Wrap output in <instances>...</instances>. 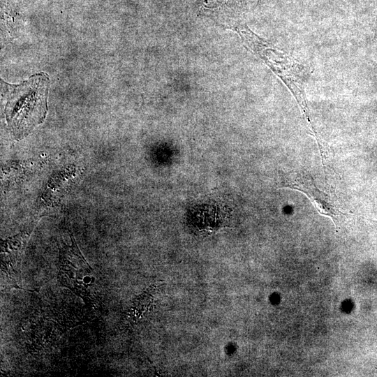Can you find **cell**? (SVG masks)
<instances>
[{
    "mask_svg": "<svg viewBox=\"0 0 377 377\" xmlns=\"http://www.w3.org/2000/svg\"><path fill=\"white\" fill-rule=\"evenodd\" d=\"M245 43L251 50L263 58L270 68L279 76L288 86L295 97L305 117H309L310 112L307 105L305 94L304 93L302 79L297 77V71L293 72L291 70L297 68L300 66L294 61L289 60L285 54L277 50L270 48L260 38L254 34L246 27L238 26L235 29Z\"/></svg>",
    "mask_w": 377,
    "mask_h": 377,
    "instance_id": "cell-2",
    "label": "cell"
},
{
    "mask_svg": "<svg viewBox=\"0 0 377 377\" xmlns=\"http://www.w3.org/2000/svg\"><path fill=\"white\" fill-rule=\"evenodd\" d=\"M6 89L5 116L15 138L20 140L41 124L47 111L48 75L39 73L18 84L1 80Z\"/></svg>",
    "mask_w": 377,
    "mask_h": 377,
    "instance_id": "cell-1",
    "label": "cell"
},
{
    "mask_svg": "<svg viewBox=\"0 0 377 377\" xmlns=\"http://www.w3.org/2000/svg\"><path fill=\"white\" fill-rule=\"evenodd\" d=\"M280 184L281 188L296 190L305 194L318 212L330 217L337 228L339 219L346 216L339 207L336 200L319 190L311 176L306 172H290L284 175Z\"/></svg>",
    "mask_w": 377,
    "mask_h": 377,
    "instance_id": "cell-3",
    "label": "cell"
},
{
    "mask_svg": "<svg viewBox=\"0 0 377 377\" xmlns=\"http://www.w3.org/2000/svg\"><path fill=\"white\" fill-rule=\"evenodd\" d=\"M189 226L200 233H211L226 226L228 213L216 204L198 205L189 212Z\"/></svg>",
    "mask_w": 377,
    "mask_h": 377,
    "instance_id": "cell-4",
    "label": "cell"
}]
</instances>
